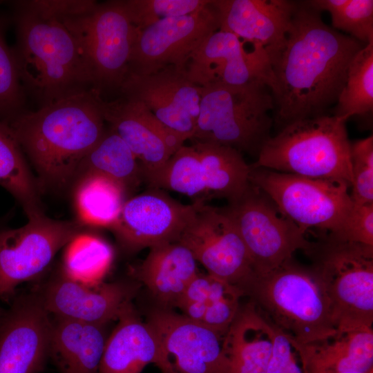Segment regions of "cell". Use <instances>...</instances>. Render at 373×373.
Returning a JSON list of instances; mask_svg holds the SVG:
<instances>
[{"label": "cell", "mask_w": 373, "mask_h": 373, "mask_svg": "<svg viewBox=\"0 0 373 373\" xmlns=\"http://www.w3.org/2000/svg\"><path fill=\"white\" fill-rule=\"evenodd\" d=\"M365 45L324 23L321 12L297 1L285 42L271 63L275 122L326 115L335 106L350 64Z\"/></svg>", "instance_id": "cell-1"}, {"label": "cell", "mask_w": 373, "mask_h": 373, "mask_svg": "<svg viewBox=\"0 0 373 373\" xmlns=\"http://www.w3.org/2000/svg\"><path fill=\"white\" fill-rule=\"evenodd\" d=\"M102 98L91 88L26 111L7 123L36 171L40 189L73 184L79 163L106 131Z\"/></svg>", "instance_id": "cell-2"}, {"label": "cell", "mask_w": 373, "mask_h": 373, "mask_svg": "<svg viewBox=\"0 0 373 373\" xmlns=\"http://www.w3.org/2000/svg\"><path fill=\"white\" fill-rule=\"evenodd\" d=\"M14 14L17 41L12 50L21 82L39 107L93 88L81 47L61 21Z\"/></svg>", "instance_id": "cell-3"}, {"label": "cell", "mask_w": 373, "mask_h": 373, "mask_svg": "<svg viewBox=\"0 0 373 373\" xmlns=\"http://www.w3.org/2000/svg\"><path fill=\"white\" fill-rule=\"evenodd\" d=\"M240 288L262 314L298 344L337 334L327 295L311 266L291 258L269 272L254 274Z\"/></svg>", "instance_id": "cell-4"}, {"label": "cell", "mask_w": 373, "mask_h": 373, "mask_svg": "<svg viewBox=\"0 0 373 373\" xmlns=\"http://www.w3.org/2000/svg\"><path fill=\"white\" fill-rule=\"evenodd\" d=\"M345 124L327 114L291 122L267 139L250 166L351 186V142Z\"/></svg>", "instance_id": "cell-5"}, {"label": "cell", "mask_w": 373, "mask_h": 373, "mask_svg": "<svg viewBox=\"0 0 373 373\" xmlns=\"http://www.w3.org/2000/svg\"><path fill=\"white\" fill-rule=\"evenodd\" d=\"M305 253L325 288L337 332L372 328L373 246L328 233Z\"/></svg>", "instance_id": "cell-6"}, {"label": "cell", "mask_w": 373, "mask_h": 373, "mask_svg": "<svg viewBox=\"0 0 373 373\" xmlns=\"http://www.w3.org/2000/svg\"><path fill=\"white\" fill-rule=\"evenodd\" d=\"M202 88V87H201ZM272 93L263 82L202 88L193 142L230 146L258 155L271 136Z\"/></svg>", "instance_id": "cell-7"}, {"label": "cell", "mask_w": 373, "mask_h": 373, "mask_svg": "<svg viewBox=\"0 0 373 373\" xmlns=\"http://www.w3.org/2000/svg\"><path fill=\"white\" fill-rule=\"evenodd\" d=\"M250 182L305 232L311 228L338 232L354 204L350 185L342 181L251 167Z\"/></svg>", "instance_id": "cell-8"}, {"label": "cell", "mask_w": 373, "mask_h": 373, "mask_svg": "<svg viewBox=\"0 0 373 373\" xmlns=\"http://www.w3.org/2000/svg\"><path fill=\"white\" fill-rule=\"evenodd\" d=\"M77 40L89 67L93 88L119 90L129 67L137 28L122 1L97 3L90 12L61 21Z\"/></svg>", "instance_id": "cell-9"}, {"label": "cell", "mask_w": 373, "mask_h": 373, "mask_svg": "<svg viewBox=\"0 0 373 373\" xmlns=\"http://www.w3.org/2000/svg\"><path fill=\"white\" fill-rule=\"evenodd\" d=\"M250 257L254 274L269 272L311 246L305 231L283 216L274 202L251 183L224 207Z\"/></svg>", "instance_id": "cell-10"}, {"label": "cell", "mask_w": 373, "mask_h": 373, "mask_svg": "<svg viewBox=\"0 0 373 373\" xmlns=\"http://www.w3.org/2000/svg\"><path fill=\"white\" fill-rule=\"evenodd\" d=\"M28 219L22 227L0 231V297L41 275L60 249L83 231L79 222L44 213Z\"/></svg>", "instance_id": "cell-11"}, {"label": "cell", "mask_w": 373, "mask_h": 373, "mask_svg": "<svg viewBox=\"0 0 373 373\" xmlns=\"http://www.w3.org/2000/svg\"><path fill=\"white\" fill-rule=\"evenodd\" d=\"M194 205V212L177 241L189 249L207 274L240 288L254 271L235 223L225 208L202 201Z\"/></svg>", "instance_id": "cell-12"}, {"label": "cell", "mask_w": 373, "mask_h": 373, "mask_svg": "<svg viewBox=\"0 0 373 373\" xmlns=\"http://www.w3.org/2000/svg\"><path fill=\"white\" fill-rule=\"evenodd\" d=\"M219 28V17L212 1L193 14L164 19L137 28L128 73L148 75L169 66L186 68L202 41Z\"/></svg>", "instance_id": "cell-13"}, {"label": "cell", "mask_w": 373, "mask_h": 373, "mask_svg": "<svg viewBox=\"0 0 373 373\" xmlns=\"http://www.w3.org/2000/svg\"><path fill=\"white\" fill-rule=\"evenodd\" d=\"M146 322L160 343L161 373H229L224 336L167 308L154 310Z\"/></svg>", "instance_id": "cell-14"}, {"label": "cell", "mask_w": 373, "mask_h": 373, "mask_svg": "<svg viewBox=\"0 0 373 373\" xmlns=\"http://www.w3.org/2000/svg\"><path fill=\"white\" fill-rule=\"evenodd\" d=\"M51 314L35 291L0 309V373H40L49 358Z\"/></svg>", "instance_id": "cell-15"}, {"label": "cell", "mask_w": 373, "mask_h": 373, "mask_svg": "<svg viewBox=\"0 0 373 373\" xmlns=\"http://www.w3.org/2000/svg\"><path fill=\"white\" fill-rule=\"evenodd\" d=\"M119 91L143 103L171 131L191 140L200 113L202 88L193 83L186 68L166 66L148 75L128 73Z\"/></svg>", "instance_id": "cell-16"}, {"label": "cell", "mask_w": 373, "mask_h": 373, "mask_svg": "<svg viewBox=\"0 0 373 373\" xmlns=\"http://www.w3.org/2000/svg\"><path fill=\"white\" fill-rule=\"evenodd\" d=\"M186 70L200 87L245 86L263 82L269 87L271 64L262 50L251 47L233 34L218 29L208 36L190 58Z\"/></svg>", "instance_id": "cell-17"}, {"label": "cell", "mask_w": 373, "mask_h": 373, "mask_svg": "<svg viewBox=\"0 0 373 373\" xmlns=\"http://www.w3.org/2000/svg\"><path fill=\"white\" fill-rule=\"evenodd\" d=\"M104 119L138 161L145 180L159 171L184 140L162 124L141 102L121 95L102 98Z\"/></svg>", "instance_id": "cell-18"}, {"label": "cell", "mask_w": 373, "mask_h": 373, "mask_svg": "<svg viewBox=\"0 0 373 373\" xmlns=\"http://www.w3.org/2000/svg\"><path fill=\"white\" fill-rule=\"evenodd\" d=\"M194 209L153 189L128 199L110 229L128 250L150 248L177 241Z\"/></svg>", "instance_id": "cell-19"}, {"label": "cell", "mask_w": 373, "mask_h": 373, "mask_svg": "<svg viewBox=\"0 0 373 373\" xmlns=\"http://www.w3.org/2000/svg\"><path fill=\"white\" fill-rule=\"evenodd\" d=\"M34 291L51 315L102 325L117 319L133 293L122 283L84 284L61 269Z\"/></svg>", "instance_id": "cell-20"}, {"label": "cell", "mask_w": 373, "mask_h": 373, "mask_svg": "<svg viewBox=\"0 0 373 373\" xmlns=\"http://www.w3.org/2000/svg\"><path fill=\"white\" fill-rule=\"evenodd\" d=\"M220 30L263 50L271 64L282 49L296 8L289 0H212Z\"/></svg>", "instance_id": "cell-21"}, {"label": "cell", "mask_w": 373, "mask_h": 373, "mask_svg": "<svg viewBox=\"0 0 373 373\" xmlns=\"http://www.w3.org/2000/svg\"><path fill=\"white\" fill-rule=\"evenodd\" d=\"M107 338L99 373H141L149 363L162 364L157 336L143 321L131 301L123 307Z\"/></svg>", "instance_id": "cell-22"}, {"label": "cell", "mask_w": 373, "mask_h": 373, "mask_svg": "<svg viewBox=\"0 0 373 373\" xmlns=\"http://www.w3.org/2000/svg\"><path fill=\"white\" fill-rule=\"evenodd\" d=\"M196 263L185 246L178 241L165 242L150 247L135 275L164 308L177 307L187 287L199 274Z\"/></svg>", "instance_id": "cell-23"}, {"label": "cell", "mask_w": 373, "mask_h": 373, "mask_svg": "<svg viewBox=\"0 0 373 373\" xmlns=\"http://www.w3.org/2000/svg\"><path fill=\"white\" fill-rule=\"evenodd\" d=\"M305 373L373 372V329L341 332L317 342L295 341Z\"/></svg>", "instance_id": "cell-24"}, {"label": "cell", "mask_w": 373, "mask_h": 373, "mask_svg": "<svg viewBox=\"0 0 373 373\" xmlns=\"http://www.w3.org/2000/svg\"><path fill=\"white\" fill-rule=\"evenodd\" d=\"M105 326L54 316L49 358L59 373H99Z\"/></svg>", "instance_id": "cell-25"}, {"label": "cell", "mask_w": 373, "mask_h": 373, "mask_svg": "<svg viewBox=\"0 0 373 373\" xmlns=\"http://www.w3.org/2000/svg\"><path fill=\"white\" fill-rule=\"evenodd\" d=\"M229 373H266L271 352L267 319L249 301L242 307L224 336Z\"/></svg>", "instance_id": "cell-26"}, {"label": "cell", "mask_w": 373, "mask_h": 373, "mask_svg": "<svg viewBox=\"0 0 373 373\" xmlns=\"http://www.w3.org/2000/svg\"><path fill=\"white\" fill-rule=\"evenodd\" d=\"M202 165L208 198L228 202L240 197L251 184V167L240 151L214 143L193 142Z\"/></svg>", "instance_id": "cell-27"}, {"label": "cell", "mask_w": 373, "mask_h": 373, "mask_svg": "<svg viewBox=\"0 0 373 373\" xmlns=\"http://www.w3.org/2000/svg\"><path fill=\"white\" fill-rule=\"evenodd\" d=\"M73 202L80 224L110 228L127 200V189L99 173H88L73 183Z\"/></svg>", "instance_id": "cell-28"}, {"label": "cell", "mask_w": 373, "mask_h": 373, "mask_svg": "<svg viewBox=\"0 0 373 373\" xmlns=\"http://www.w3.org/2000/svg\"><path fill=\"white\" fill-rule=\"evenodd\" d=\"M0 186L17 200L28 218L44 213L37 180L11 128L1 120Z\"/></svg>", "instance_id": "cell-29"}, {"label": "cell", "mask_w": 373, "mask_h": 373, "mask_svg": "<svg viewBox=\"0 0 373 373\" xmlns=\"http://www.w3.org/2000/svg\"><path fill=\"white\" fill-rule=\"evenodd\" d=\"M88 173L107 176L122 184L127 190L137 185L142 177L136 157L123 140L110 127L82 159L73 182Z\"/></svg>", "instance_id": "cell-30"}, {"label": "cell", "mask_w": 373, "mask_h": 373, "mask_svg": "<svg viewBox=\"0 0 373 373\" xmlns=\"http://www.w3.org/2000/svg\"><path fill=\"white\" fill-rule=\"evenodd\" d=\"M65 247L61 268L64 274L86 285L102 282L114 258L113 249L106 240L82 231Z\"/></svg>", "instance_id": "cell-31"}, {"label": "cell", "mask_w": 373, "mask_h": 373, "mask_svg": "<svg viewBox=\"0 0 373 373\" xmlns=\"http://www.w3.org/2000/svg\"><path fill=\"white\" fill-rule=\"evenodd\" d=\"M373 110V43L365 45L352 59L345 84L334 106L335 117L345 122Z\"/></svg>", "instance_id": "cell-32"}, {"label": "cell", "mask_w": 373, "mask_h": 373, "mask_svg": "<svg viewBox=\"0 0 373 373\" xmlns=\"http://www.w3.org/2000/svg\"><path fill=\"white\" fill-rule=\"evenodd\" d=\"M153 189L173 191L197 201L207 196L202 165L195 148L182 146L165 164L146 180Z\"/></svg>", "instance_id": "cell-33"}, {"label": "cell", "mask_w": 373, "mask_h": 373, "mask_svg": "<svg viewBox=\"0 0 373 373\" xmlns=\"http://www.w3.org/2000/svg\"><path fill=\"white\" fill-rule=\"evenodd\" d=\"M306 3L331 16L332 28L364 45L373 43L372 0H308Z\"/></svg>", "instance_id": "cell-34"}, {"label": "cell", "mask_w": 373, "mask_h": 373, "mask_svg": "<svg viewBox=\"0 0 373 373\" xmlns=\"http://www.w3.org/2000/svg\"><path fill=\"white\" fill-rule=\"evenodd\" d=\"M0 19V120L9 123L25 112L26 93L12 48L7 45Z\"/></svg>", "instance_id": "cell-35"}, {"label": "cell", "mask_w": 373, "mask_h": 373, "mask_svg": "<svg viewBox=\"0 0 373 373\" xmlns=\"http://www.w3.org/2000/svg\"><path fill=\"white\" fill-rule=\"evenodd\" d=\"M240 291H243L236 285L209 274H198L187 287L177 307L182 315L200 323L208 308Z\"/></svg>", "instance_id": "cell-36"}, {"label": "cell", "mask_w": 373, "mask_h": 373, "mask_svg": "<svg viewBox=\"0 0 373 373\" xmlns=\"http://www.w3.org/2000/svg\"><path fill=\"white\" fill-rule=\"evenodd\" d=\"M123 4L132 23L144 28L160 20L193 14L210 0H124Z\"/></svg>", "instance_id": "cell-37"}, {"label": "cell", "mask_w": 373, "mask_h": 373, "mask_svg": "<svg viewBox=\"0 0 373 373\" xmlns=\"http://www.w3.org/2000/svg\"><path fill=\"white\" fill-rule=\"evenodd\" d=\"M352 192L356 204H373V136L351 143Z\"/></svg>", "instance_id": "cell-38"}, {"label": "cell", "mask_w": 373, "mask_h": 373, "mask_svg": "<svg viewBox=\"0 0 373 373\" xmlns=\"http://www.w3.org/2000/svg\"><path fill=\"white\" fill-rule=\"evenodd\" d=\"M6 3L14 11L44 20L62 21L90 12L97 2L92 0H21L7 1Z\"/></svg>", "instance_id": "cell-39"}, {"label": "cell", "mask_w": 373, "mask_h": 373, "mask_svg": "<svg viewBox=\"0 0 373 373\" xmlns=\"http://www.w3.org/2000/svg\"><path fill=\"white\" fill-rule=\"evenodd\" d=\"M266 319L271 341V352L266 373H305L303 366L298 364V352L295 340L269 319Z\"/></svg>", "instance_id": "cell-40"}, {"label": "cell", "mask_w": 373, "mask_h": 373, "mask_svg": "<svg viewBox=\"0 0 373 373\" xmlns=\"http://www.w3.org/2000/svg\"><path fill=\"white\" fill-rule=\"evenodd\" d=\"M330 233L344 240L373 246V204L354 203L340 230Z\"/></svg>", "instance_id": "cell-41"}, {"label": "cell", "mask_w": 373, "mask_h": 373, "mask_svg": "<svg viewBox=\"0 0 373 373\" xmlns=\"http://www.w3.org/2000/svg\"><path fill=\"white\" fill-rule=\"evenodd\" d=\"M338 373H373V372H357V371H347Z\"/></svg>", "instance_id": "cell-42"}, {"label": "cell", "mask_w": 373, "mask_h": 373, "mask_svg": "<svg viewBox=\"0 0 373 373\" xmlns=\"http://www.w3.org/2000/svg\"><path fill=\"white\" fill-rule=\"evenodd\" d=\"M2 229L1 226L0 225V231Z\"/></svg>", "instance_id": "cell-43"}]
</instances>
